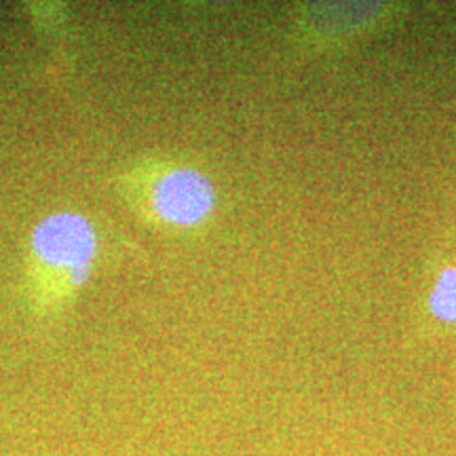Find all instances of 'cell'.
I'll use <instances>...</instances> for the list:
<instances>
[{"mask_svg": "<svg viewBox=\"0 0 456 456\" xmlns=\"http://www.w3.org/2000/svg\"><path fill=\"white\" fill-rule=\"evenodd\" d=\"M34 262L61 279L68 292L87 285L98 258L100 237L94 222L81 212L61 209L43 216L30 232Z\"/></svg>", "mask_w": 456, "mask_h": 456, "instance_id": "obj_1", "label": "cell"}, {"mask_svg": "<svg viewBox=\"0 0 456 456\" xmlns=\"http://www.w3.org/2000/svg\"><path fill=\"white\" fill-rule=\"evenodd\" d=\"M151 212L169 226L201 224L216 208V186L208 174L195 167H174L152 182Z\"/></svg>", "mask_w": 456, "mask_h": 456, "instance_id": "obj_2", "label": "cell"}, {"mask_svg": "<svg viewBox=\"0 0 456 456\" xmlns=\"http://www.w3.org/2000/svg\"><path fill=\"white\" fill-rule=\"evenodd\" d=\"M429 309L442 322L456 323V266L437 275L429 294Z\"/></svg>", "mask_w": 456, "mask_h": 456, "instance_id": "obj_3", "label": "cell"}]
</instances>
